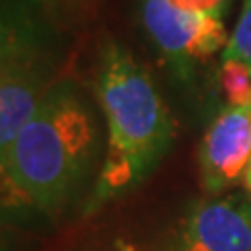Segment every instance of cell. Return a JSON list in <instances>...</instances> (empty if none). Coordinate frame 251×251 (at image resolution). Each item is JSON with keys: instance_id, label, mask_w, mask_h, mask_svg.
<instances>
[{"instance_id": "cell-1", "label": "cell", "mask_w": 251, "mask_h": 251, "mask_svg": "<svg viewBox=\"0 0 251 251\" xmlns=\"http://www.w3.org/2000/svg\"><path fill=\"white\" fill-rule=\"evenodd\" d=\"M99 122L90 100L72 80L44 94L2 159L6 207L57 214L92 176L99 157Z\"/></svg>"}, {"instance_id": "cell-2", "label": "cell", "mask_w": 251, "mask_h": 251, "mask_svg": "<svg viewBox=\"0 0 251 251\" xmlns=\"http://www.w3.org/2000/svg\"><path fill=\"white\" fill-rule=\"evenodd\" d=\"M97 94L109 130L94 191V199L103 201L130 191L159 166L170 151L174 124L149 72L113 38L100 46Z\"/></svg>"}, {"instance_id": "cell-3", "label": "cell", "mask_w": 251, "mask_h": 251, "mask_svg": "<svg viewBox=\"0 0 251 251\" xmlns=\"http://www.w3.org/2000/svg\"><path fill=\"white\" fill-rule=\"evenodd\" d=\"M59 25L34 0H2L0 17V153L59 82Z\"/></svg>"}, {"instance_id": "cell-4", "label": "cell", "mask_w": 251, "mask_h": 251, "mask_svg": "<svg viewBox=\"0 0 251 251\" xmlns=\"http://www.w3.org/2000/svg\"><path fill=\"white\" fill-rule=\"evenodd\" d=\"M140 15L155 46L178 63L205 61L230 40L222 15L182 11L170 0H143Z\"/></svg>"}, {"instance_id": "cell-5", "label": "cell", "mask_w": 251, "mask_h": 251, "mask_svg": "<svg viewBox=\"0 0 251 251\" xmlns=\"http://www.w3.org/2000/svg\"><path fill=\"white\" fill-rule=\"evenodd\" d=\"M166 251H251V197L226 195L195 205Z\"/></svg>"}, {"instance_id": "cell-6", "label": "cell", "mask_w": 251, "mask_h": 251, "mask_svg": "<svg viewBox=\"0 0 251 251\" xmlns=\"http://www.w3.org/2000/svg\"><path fill=\"white\" fill-rule=\"evenodd\" d=\"M199 163L207 195H222L247 176L251 163V103L228 107L216 117L203 138Z\"/></svg>"}, {"instance_id": "cell-7", "label": "cell", "mask_w": 251, "mask_h": 251, "mask_svg": "<svg viewBox=\"0 0 251 251\" xmlns=\"http://www.w3.org/2000/svg\"><path fill=\"white\" fill-rule=\"evenodd\" d=\"M54 25H69L92 11L94 0H34Z\"/></svg>"}, {"instance_id": "cell-8", "label": "cell", "mask_w": 251, "mask_h": 251, "mask_svg": "<svg viewBox=\"0 0 251 251\" xmlns=\"http://www.w3.org/2000/svg\"><path fill=\"white\" fill-rule=\"evenodd\" d=\"M224 59H237L251 67V0H243V11L224 49Z\"/></svg>"}, {"instance_id": "cell-9", "label": "cell", "mask_w": 251, "mask_h": 251, "mask_svg": "<svg viewBox=\"0 0 251 251\" xmlns=\"http://www.w3.org/2000/svg\"><path fill=\"white\" fill-rule=\"evenodd\" d=\"M170 2L182 11L214 13V15H222L226 6V0H170Z\"/></svg>"}, {"instance_id": "cell-10", "label": "cell", "mask_w": 251, "mask_h": 251, "mask_svg": "<svg viewBox=\"0 0 251 251\" xmlns=\"http://www.w3.org/2000/svg\"><path fill=\"white\" fill-rule=\"evenodd\" d=\"M245 186H247V191L251 193V163H249V170H247V176H245Z\"/></svg>"}, {"instance_id": "cell-11", "label": "cell", "mask_w": 251, "mask_h": 251, "mask_svg": "<svg viewBox=\"0 0 251 251\" xmlns=\"http://www.w3.org/2000/svg\"><path fill=\"white\" fill-rule=\"evenodd\" d=\"M107 251H138V249H128V247H122V245H115L111 249H107Z\"/></svg>"}]
</instances>
